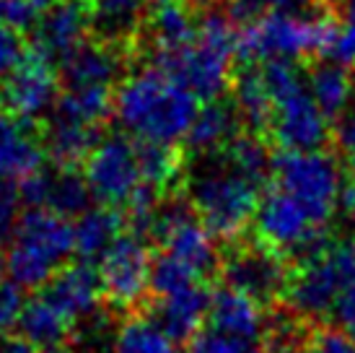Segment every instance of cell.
<instances>
[{"instance_id": "cell-32", "label": "cell", "mask_w": 355, "mask_h": 353, "mask_svg": "<svg viewBox=\"0 0 355 353\" xmlns=\"http://www.w3.org/2000/svg\"><path fill=\"white\" fill-rule=\"evenodd\" d=\"M335 140L337 148L343 151V156L347 158V164L355 169V65L350 73V94L340 117L335 120Z\"/></svg>"}, {"instance_id": "cell-27", "label": "cell", "mask_w": 355, "mask_h": 353, "mask_svg": "<svg viewBox=\"0 0 355 353\" xmlns=\"http://www.w3.org/2000/svg\"><path fill=\"white\" fill-rule=\"evenodd\" d=\"M135 158H138L140 179L158 190L161 195L177 185L184 169V151L179 143H158V140H146L135 138Z\"/></svg>"}, {"instance_id": "cell-29", "label": "cell", "mask_w": 355, "mask_h": 353, "mask_svg": "<svg viewBox=\"0 0 355 353\" xmlns=\"http://www.w3.org/2000/svg\"><path fill=\"white\" fill-rule=\"evenodd\" d=\"M91 200V190L86 185V176L80 169H58L52 172L50 192H47V203L44 208H50L55 213L65 218L80 216Z\"/></svg>"}, {"instance_id": "cell-17", "label": "cell", "mask_w": 355, "mask_h": 353, "mask_svg": "<svg viewBox=\"0 0 355 353\" xmlns=\"http://www.w3.org/2000/svg\"><path fill=\"white\" fill-rule=\"evenodd\" d=\"M150 0H86L89 37L128 49L138 68V40Z\"/></svg>"}, {"instance_id": "cell-11", "label": "cell", "mask_w": 355, "mask_h": 353, "mask_svg": "<svg viewBox=\"0 0 355 353\" xmlns=\"http://www.w3.org/2000/svg\"><path fill=\"white\" fill-rule=\"evenodd\" d=\"M148 234L161 245L166 255L177 257L179 263L192 268L200 278H207L216 270L218 255L213 245L216 236L200 224L192 206L171 203L164 211L158 208Z\"/></svg>"}, {"instance_id": "cell-25", "label": "cell", "mask_w": 355, "mask_h": 353, "mask_svg": "<svg viewBox=\"0 0 355 353\" xmlns=\"http://www.w3.org/2000/svg\"><path fill=\"white\" fill-rule=\"evenodd\" d=\"M316 63H304L306 65V86L309 94L314 97L316 107L322 109V115L329 120V125H335L340 112L345 107L347 94H350V73L353 70L327 58H314Z\"/></svg>"}, {"instance_id": "cell-5", "label": "cell", "mask_w": 355, "mask_h": 353, "mask_svg": "<svg viewBox=\"0 0 355 353\" xmlns=\"http://www.w3.org/2000/svg\"><path fill=\"white\" fill-rule=\"evenodd\" d=\"M272 185L298 200L316 226L324 229L340 208L343 174L324 148H280L270 158Z\"/></svg>"}, {"instance_id": "cell-36", "label": "cell", "mask_w": 355, "mask_h": 353, "mask_svg": "<svg viewBox=\"0 0 355 353\" xmlns=\"http://www.w3.org/2000/svg\"><path fill=\"white\" fill-rule=\"evenodd\" d=\"M309 353H355V335L345 327H327L311 338Z\"/></svg>"}, {"instance_id": "cell-41", "label": "cell", "mask_w": 355, "mask_h": 353, "mask_svg": "<svg viewBox=\"0 0 355 353\" xmlns=\"http://www.w3.org/2000/svg\"><path fill=\"white\" fill-rule=\"evenodd\" d=\"M3 275H6V255H3V249H0V281H3Z\"/></svg>"}, {"instance_id": "cell-13", "label": "cell", "mask_w": 355, "mask_h": 353, "mask_svg": "<svg viewBox=\"0 0 355 353\" xmlns=\"http://www.w3.org/2000/svg\"><path fill=\"white\" fill-rule=\"evenodd\" d=\"M37 294L52 302L76 327L104 304L99 270L91 260L65 263L47 284L37 288Z\"/></svg>"}, {"instance_id": "cell-7", "label": "cell", "mask_w": 355, "mask_h": 353, "mask_svg": "<svg viewBox=\"0 0 355 353\" xmlns=\"http://www.w3.org/2000/svg\"><path fill=\"white\" fill-rule=\"evenodd\" d=\"M252 221L259 239L275 252H288L306 260L327 247L324 229L314 224V218L306 213L298 200L275 185L267 195L259 197Z\"/></svg>"}, {"instance_id": "cell-28", "label": "cell", "mask_w": 355, "mask_h": 353, "mask_svg": "<svg viewBox=\"0 0 355 353\" xmlns=\"http://www.w3.org/2000/svg\"><path fill=\"white\" fill-rule=\"evenodd\" d=\"M114 353H174V340L150 314H130L114 335Z\"/></svg>"}, {"instance_id": "cell-42", "label": "cell", "mask_w": 355, "mask_h": 353, "mask_svg": "<svg viewBox=\"0 0 355 353\" xmlns=\"http://www.w3.org/2000/svg\"><path fill=\"white\" fill-rule=\"evenodd\" d=\"M277 353H301V351H296V348H283V351H277Z\"/></svg>"}, {"instance_id": "cell-1", "label": "cell", "mask_w": 355, "mask_h": 353, "mask_svg": "<svg viewBox=\"0 0 355 353\" xmlns=\"http://www.w3.org/2000/svg\"><path fill=\"white\" fill-rule=\"evenodd\" d=\"M200 99L153 65H138L117 83L114 115L135 138L179 143L198 115Z\"/></svg>"}, {"instance_id": "cell-30", "label": "cell", "mask_w": 355, "mask_h": 353, "mask_svg": "<svg viewBox=\"0 0 355 353\" xmlns=\"http://www.w3.org/2000/svg\"><path fill=\"white\" fill-rule=\"evenodd\" d=\"M337 21H340V29H337V37L332 42V47H329V52H327V60H335V63H343L347 68H353L355 65V0H340Z\"/></svg>"}, {"instance_id": "cell-9", "label": "cell", "mask_w": 355, "mask_h": 353, "mask_svg": "<svg viewBox=\"0 0 355 353\" xmlns=\"http://www.w3.org/2000/svg\"><path fill=\"white\" fill-rule=\"evenodd\" d=\"M86 185L91 190V197L99 206L122 208L128 206L132 192L138 190L140 169L135 158V143L128 136H101V140L94 146L89 158L80 167Z\"/></svg>"}, {"instance_id": "cell-4", "label": "cell", "mask_w": 355, "mask_h": 353, "mask_svg": "<svg viewBox=\"0 0 355 353\" xmlns=\"http://www.w3.org/2000/svg\"><path fill=\"white\" fill-rule=\"evenodd\" d=\"M76 252L73 224L50 208H26L13 224L6 273L19 288L37 291Z\"/></svg>"}, {"instance_id": "cell-23", "label": "cell", "mask_w": 355, "mask_h": 353, "mask_svg": "<svg viewBox=\"0 0 355 353\" xmlns=\"http://www.w3.org/2000/svg\"><path fill=\"white\" fill-rule=\"evenodd\" d=\"M239 128H241V117H239L234 99H231V104L223 97L210 99L202 107H198V115L184 136V143L195 154H210V151L226 146L239 133Z\"/></svg>"}, {"instance_id": "cell-3", "label": "cell", "mask_w": 355, "mask_h": 353, "mask_svg": "<svg viewBox=\"0 0 355 353\" xmlns=\"http://www.w3.org/2000/svg\"><path fill=\"white\" fill-rule=\"evenodd\" d=\"M207 167L189 179V206L216 239H236L254 218L262 185L228 164L220 151L202 154Z\"/></svg>"}, {"instance_id": "cell-16", "label": "cell", "mask_w": 355, "mask_h": 353, "mask_svg": "<svg viewBox=\"0 0 355 353\" xmlns=\"http://www.w3.org/2000/svg\"><path fill=\"white\" fill-rule=\"evenodd\" d=\"M29 34V44L60 63L83 37H89L86 0H52L40 8Z\"/></svg>"}, {"instance_id": "cell-8", "label": "cell", "mask_w": 355, "mask_h": 353, "mask_svg": "<svg viewBox=\"0 0 355 353\" xmlns=\"http://www.w3.org/2000/svg\"><path fill=\"white\" fill-rule=\"evenodd\" d=\"M355 257V242L327 245L316 255L306 257L301 270L288 275L286 294L291 306L304 317L332 314L335 299L345 284V275Z\"/></svg>"}, {"instance_id": "cell-15", "label": "cell", "mask_w": 355, "mask_h": 353, "mask_svg": "<svg viewBox=\"0 0 355 353\" xmlns=\"http://www.w3.org/2000/svg\"><path fill=\"white\" fill-rule=\"evenodd\" d=\"M44 120L0 109V174L19 182L44 167Z\"/></svg>"}, {"instance_id": "cell-37", "label": "cell", "mask_w": 355, "mask_h": 353, "mask_svg": "<svg viewBox=\"0 0 355 353\" xmlns=\"http://www.w3.org/2000/svg\"><path fill=\"white\" fill-rule=\"evenodd\" d=\"M26 47H29V40L21 31L0 24V79L24 58Z\"/></svg>"}, {"instance_id": "cell-20", "label": "cell", "mask_w": 355, "mask_h": 353, "mask_svg": "<svg viewBox=\"0 0 355 353\" xmlns=\"http://www.w3.org/2000/svg\"><path fill=\"white\" fill-rule=\"evenodd\" d=\"M101 133L104 128L52 115L44 120V154L58 169H80L101 140Z\"/></svg>"}, {"instance_id": "cell-33", "label": "cell", "mask_w": 355, "mask_h": 353, "mask_svg": "<svg viewBox=\"0 0 355 353\" xmlns=\"http://www.w3.org/2000/svg\"><path fill=\"white\" fill-rule=\"evenodd\" d=\"M19 182L0 174V247L6 245L8 236L13 234V224L19 218Z\"/></svg>"}, {"instance_id": "cell-22", "label": "cell", "mask_w": 355, "mask_h": 353, "mask_svg": "<svg viewBox=\"0 0 355 353\" xmlns=\"http://www.w3.org/2000/svg\"><path fill=\"white\" fill-rule=\"evenodd\" d=\"M114 83H86V86H60L55 97V115L96 128H107L114 117Z\"/></svg>"}, {"instance_id": "cell-39", "label": "cell", "mask_w": 355, "mask_h": 353, "mask_svg": "<svg viewBox=\"0 0 355 353\" xmlns=\"http://www.w3.org/2000/svg\"><path fill=\"white\" fill-rule=\"evenodd\" d=\"M0 353H40L29 340H24L21 335H0Z\"/></svg>"}, {"instance_id": "cell-26", "label": "cell", "mask_w": 355, "mask_h": 353, "mask_svg": "<svg viewBox=\"0 0 355 353\" xmlns=\"http://www.w3.org/2000/svg\"><path fill=\"white\" fill-rule=\"evenodd\" d=\"M76 218L78 221L73 224V242H76V252L83 260H96V257H101V252L128 229L125 213L119 208H112V206L86 208Z\"/></svg>"}, {"instance_id": "cell-14", "label": "cell", "mask_w": 355, "mask_h": 353, "mask_svg": "<svg viewBox=\"0 0 355 353\" xmlns=\"http://www.w3.org/2000/svg\"><path fill=\"white\" fill-rule=\"evenodd\" d=\"M226 281L228 286L265 304L286 291L288 273L280 252L272 247H241L231 255V260H226Z\"/></svg>"}, {"instance_id": "cell-10", "label": "cell", "mask_w": 355, "mask_h": 353, "mask_svg": "<svg viewBox=\"0 0 355 353\" xmlns=\"http://www.w3.org/2000/svg\"><path fill=\"white\" fill-rule=\"evenodd\" d=\"M272 117L267 136L280 148H324L329 140V120L309 94L306 79L272 94Z\"/></svg>"}, {"instance_id": "cell-31", "label": "cell", "mask_w": 355, "mask_h": 353, "mask_svg": "<svg viewBox=\"0 0 355 353\" xmlns=\"http://www.w3.org/2000/svg\"><path fill=\"white\" fill-rule=\"evenodd\" d=\"M189 353H257V345L252 340H241L210 327L207 333L189 338Z\"/></svg>"}, {"instance_id": "cell-43", "label": "cell", "mask_w": 355, "mask_h": 353, "mask_svg": "<svg viewBox=\"0 0 355 353\" xmlns=\"http://www.w3.org/2000/svg\"><path fill=\"white\" fill-rule=\"evenodd\" d=\"M327 3H329V6H337V3H340V0H327Z\"/></svg>"}, {"instance_id": "cell-21", "label": "cell", "mask_w": 355, "mask_h": 353, "mask_svg": "<svg viewBox=\"0 0 355 353\" xmlns=\"http://www.w3.org/2000/svg\"><path fill=\"white\" fill-rule=\"evenodd\" d=\"M16 330L24 340H29L37 351L55 348V345L73 343V338L78 333V327L70 322L58 306L47 302L44 296H34L26 304H21Z\"/></svg>"}, {"instance_id": "cell-38", "label": "cell", "mask_w": 355, "mask_h": 353, "mask_svg": "<svg viewBox=\"0 0 355 353\" xmlns=\"http://www.w3.org/2000/svg\"><path fill=\"white\" fill-rule=\"evenodd\" d=\"M21 304H24V299H21L19 286L13 281H0V335L16 327Z\"/></svg>"}, {"instance_id": "cell-18", "label": "cell", "mask_w": 355, "mask_h": 353, "mask_svg": "<svg viewBox=\"0 0 355 353\" xmlns=\"http://www.w3.org/2000/svg\"><path fill=\"white\" fill-rule=\"evenodd\" d=\"M207 306H210V291L205 281H195L171 294L153 296L146 314H150L171 335V340L184 343L200 333V325L207 320Z\"/></svg>"}, {"instance_id": "cell-6", "label": "cell", "mask_w": 355, "mask_h": 353, "mask_svg": "<svg viewBox=\"0 0 355 353\" xmlns=\"http://www.w3.org/2000/svg\"><path fill=\"white\" fill-rule=\"evenodd\" d=\"M150 255L146 239L132 231L122 234L101 252L99 281L104 304L114 312H135L143 306L150 291Z\"/></svg>"}, {"instance_id": "cell-40", "label": "cell", "mask_w": 355, "mask_h": 353, "mask_svg": "<svg viewBox=\"0 0 355 353\" xmlns=\"http://www.w3.org/2000/svg\"><path fill=\"white\" fill-rule=\"evenodd\" d=\"M340 208H345L355 221V182L343 185V190H340Z\"/></svg>"}, {"instance_id": "cell-12", "label": "cell", "mask_w": 355, "mask_h": 353, "mask_svg": "<svg viewBox=\"0 0 355 353\" xmlns=\"http://www.w3.org/2000/svg\"><path fill=\"white\" fill-rule=\"evenodd\" d=\"M58 63L29 44L24 58L0 79V109L24 117H40L58 97Z\"/></svg>"}, {"instance_id": "cell-24", "label": "cell", "mask_w": 355, "mask_h": 353, "mask_svg": "<svg viewBox=\"0 0 355 353\" xmlns=\"http://www.w3.org/2000/svg\"><path fill=\"white\" fill-rule=\"evenodd\" d=\"M228 88L234 91V104L241 122L257 136H267L270 117H272V101L265 88V81L259 76L257 63H239L231 73Z\"/></svg>"}, {"instance_id": "cell-2", "label": "cell", "mask_w": 355, "mask_h": 353, "mask_svg": "<svg viewBox=\"0 0 355 353\" xmlns=\"http://www.w3.org/2000/svg\"><path fill=\"white\" fill-rule=\"evenodd\" d=\"M236 58V26L223 10H207L198 21L195 37L187 47L150 63L164 70L179 86L192 91L200 101L223 97L231 83Z\"/></svg>"}, {"instance_id": "cell-34", "label": "cell", "mask_w": 355, "mask_h": 353, "mask_svg": "<svg viewBox=\"0 0 355 353\" xmlns=\"http://www.w3.org/2000/svg\"><path fill=\"white\" fill-rule=\"evenodd\" d=\"M37 16H40V8L34 6V0H0V24L3 26L29 34Z\"/></svg>"}, {"instance_id": "cell-19", "label": "cell", "mask_w": 355, "mask_h": 353, "mask_svg": "<svg viewBox=\"0 0 355 353\" xmlns=\"http://www.w3.org/2000/svg\"><path fill=\"white\" fill-rule=\"evenodd\" d=\"M207 320H210V327L218 333L234 335V338L252 340V343H257L265 333L262 304L234 286H223L216 294H210Z\"/></svg>"}, {"instance_id": "cell-35", "label": "cell", "mask_w": 355, "mask_h": 353, "mask_svg": "<svg viewBox=\"0 0 355 353\" xmlns=\"http://www.w3.org/2000/svg\"><path fill=\"white\" fill-rule=\"evenodd\" d=\"M329 317H335V322L340 325V327H345L347 333L355 335V257H353V263H350L345 284H343L340 294H337L335 306H332V314H329Z\"/></svg>"}]
</instances>
